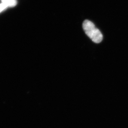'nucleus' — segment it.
I'll return each instance as SVG.
<instances>
[{"mask_svg": "<svg viewBox=\"0 0 128 128\" xmlns=\"http://www.w3.org/2000/svg\"><path fill=\"white\" fill-rule=\"evenodd\" d=\"M82 27L86 34L96 43L101 42L103 39L102 34L99 30L90 21L86 20L82 24Z\"/></svg>", "mask_w": 128, "mask_h": 128, "instance_id": "1", "label": "nucleus"}, {"mask_svg": "<svg viewBox=\"0 0 128 128\" xmlns=\"http://www.w3.org/2000/svg\"><path fill=\"white\" fill-rule=\"evenodd\" d=\"M8 8V7L7 5L1 2V4H0V14L7 9Z\"/></svg>", "mask_w": 128, "mask_h": 128, "instance_id": "3", "label": "nucleus"}, {"mask_svg": "<svg viewBox=\"0 0 128 128\" xmlns=\"http://www.w3.org/2000/svg\"><path fill=\"white\" fill-rule=\"evenodd\" d=\"M1 2L5 4L9 7H14L17 5V0H1Z\"/></svg>", "mask_w": 128, "mask_h": 128, "instance_id": "2", "label": "nucleus"}]
</instances>
